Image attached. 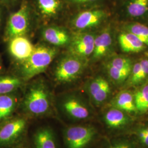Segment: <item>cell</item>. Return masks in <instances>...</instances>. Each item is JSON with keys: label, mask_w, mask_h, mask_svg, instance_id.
<instances>
[{"label": "cell", "mask_w": 148, "mask_h": 148, "mask_svg": "<svg viewBox=\"0 0 148 148\" xmlns=\"http://www.w3.org/2000/svg\"><path fill=\"white\" fill-rule=\"evenodd\" d=\"M59 51L45 43L36 46L30 57L19 63L20 77L28 81L45 71L58 56Z\"/></svg>", "instance_id": "6da1fadb"}, {"label": "cell", "mask_w": 148, "mask_h": 148, "mask_svg": "<svg viewBox=\"0 0 148 148\" xmlns=\"http://www.w3.org/2000/svg\"><path fill=\"white\" fill-rule=\"evenodd\" d=\"M51 104V94L45 82L38 80L29 85L23 100L27 111L35 115H41L49 110Z\"/></svg>", "instance_id": "7a4b0ae2"}, {"label": "cell", "mask_w": 148, "mask_h": 148, "mask_svg": "<svg viewBox=\"0 0 148 148\" xmlns=\"http://www.w3.org/2000/svg\"><path fill=\"white\" fill-rule=\"evenodd\" d=\"M88 61L66 52L56 62L53 77L60 84H67L77 79L84 73Z\"/></svg>", "instance_id": "3957f363"}, {"label": "cell", "mask_w": 148, "mask_h": 148, "mask_svg": "<svg viewBox=\"0 0 148 148\" xmlns=\"http://www.w3.org/2000/svg\"><path fill=\"white\" fill-rule=\"evenodd\" d=\"M29 4L24 2L20 8L9 16L5 31V40L16 36H27L33 25V14Z\"/></svg>", "instance_id": "277c9868"}, {"label": "cell", "mask_w": 148, "mask_h": 148, "mask_svg": "<svg viewBox=\"0 0 148 148\" xmlns=\"http://www.w3.org/2000/svg\"><path fill=\"white\" fill-rule=\"evenodd\" d=\"M108 16V11L101 8L93 7L81 11L70 19V30L73 32H93L104 24Z\"/></svg>", "instance_id": "5b68a950"}, {"label": "cell", "mask_w": 148, "mask_h": 148, "mask_svg": "<svg viewBox=\"0 0 148 148\" xmlns=\"http://www.w3.org/2000/svg\"><path fill=\"white\" fill-rule=\"evenodd\" d=\"M95 34L93 32H73L66 52L90 61L93 51Z\"/></svg>", "instance_id": "8992f818"}, {"label": "cell", "mask_w": 148, "mask_h": 148, "mask_svg": "<svg viewBox=\"0 0 148 148\" xmlns=\"http://www.w3.org/2000/svg\"><path fill=\"white\" fill-rule=\"evenodd\" d=\"M133 65L132 61L130 58L115 56L106 61L104 68L112 81L116 84H121L128 79Z\"/></svg>", "instance_id": "52a82bcc"}, {"label": "cell", "mask_w": 148, "mask_h": 148, "mask_svg": "<svg viewBox=\"0 0 148 148\" xmlns=\"http://www.w3.org/2000/svg\"><path fill=\"white\" fill-rule=\"evenodd\" d=\"M45 43L60 49L67 48L71 40L73 32L65 27L54 24L45 25L40 32Z\"/></svg>", "instance_id": "ba28073f"}, {"label": "cell", "mask_w": 148, "mask_h": 148, "mask_svg": "<svg viewBox=\"0 0 148 148\" xmlns=\"http://www.w3.org/2000/svg\"><path fill=\"white\" fill-rule=\"evenodd\" d=\"M37 16L45 25L57 21L64 11L63 0H34Z\"/></svg>", "instance_id": "9c48e42d"}, {"label": "cell", "mask_w": 148, "mask_h": 148, "mask_svg": "<svg viewBox=\"0 0 148 148\" xmlns=\"http://www.w3.org/2000/svg\"><path fill=\"white\" fill-rule=\"evenodd\" d=\"M92 127L76 126L69 127L65 133V140L68 148H84L95 136Z\"/></svg>", "instance_id": "30bf717a"}, {"label": "cell", "mask_w": 148, "mask_h": 148, "mask_svg": "<svg viewBox=\"0 0 148 148\" xmlns=\"http://www.w3.org/2000/svg\"><path fill=\"white\" fill-rule=\"evenodd\" d=\"M113 46V33L110 25L96 33L94 48L90 61L95 63L108 56Z\"/></svg>", "instance_id": "8fae6325"}, {"label": "cell", "mask_w": 148, "mask_h": 148, "mask_svg": "<svg viewBox=\"0 0 148 148\" xmlns=\"http://www.w3.org/2000/svg\"><path fill=\"white\" fill-rule=\"evenodd\" d=\"M8 41L9 53L19 64L29 58L36 47L25 36L13 37Z\"/></svg>", "instance_id": "7c38bea8"}, {"label": "cell", "mask_w": 148, "mask_h": 148, "mask_svg": "<svg viewBox=\"0 0 148 148\" xmlns=\"http://www.w3.org/2000/svg\"><path fill=\"white\" fill-rule=\"evenodd\" d=\"M87 91L93 102L99 105L105 102L109 97L111 87L108 79L103 76L98 75L89 81Z\"/></svg>", "instance_id": "4fadbf2b"}, {"label": "cell", "mask_w": 148, "mask_h": 148, "mask_svg": "<svg viewBox=\"0 0 148 148\" xmlns=\"http://www.w3.org/2000/svg\"><path fill=\"white\" fill-rule=\"evenodd\" d=\"M60 106L69 116L77 120H83L90 115L88 108L82 101L74 95H68L63 97Z\"/></svg>", "instance_id": "5bb4252c"}, {"label": "cell", "mask_w": 148, "mask_h": 148, "mask_svg": "<svg viewBox=\"0 0 148 148\" xmlns=\"http://www.w3.org/2000/svg\"><path fill=\"white\" fill-rule=\"evenodd\" d=\"M26 121L16 119L5 123L0 127V145H7L14 142L23 132Z\"/></svg>", "instance_id": "9a60e30c"}, {"label": "cell", "mask_w": 148, "mask_h": 148, "mask_svg": "<svg viewBox=\"0 0 148 148\" xmlns=\"http://www.w3.org/2000/svg\"><path fill=\"white\" fill-rule=\"evenodd\" d=\"M118 42L122 51L125 53H139L147 48L137 36L125 30L119 35Z\"/></svg>", "instance_id": "2e32d148"}, {"label": "cell", "mask_w": 148, "mask_h": 148, "mask_svg": "<svg viewBox=\"0 0 148 148\" xmlns=\"http://www.w3.org/2000/svg\"><path fill=\"white\" fill-rule=\"evenodd\" d=\"M123 11L126 16L132 19L148 17V0H126Z\"/></svg>", "instance_id": "e0dca14e"}, {"label": "cell", "mask_w": 148, "mask_h": 148, "mask_svg": "<svg viewBox=\"0 0 148 148\" xmlns=\"http://www.w3.org/2000/svg\"><path fill=\"white\" fill-rule=\"evenodd\" d=\"M111 104L114 108L127 112L137 111L134 95L128 90H122L112 99Z\"/></svg>", "instance_id": "ac0fdd59"}, {"label": "cell", "mask_w": 148, "mask_h": 148, "mask_svg": "<svg viewBox=\"0 0 148 148\" xmlns=\"http://www.w3.org/2000/svg\"><path fill=\"white\" fill-rule=\"evenodd\" d=\"M148 78V58H144L133 64L128 77L129 84L139 85Z\"/></svg>", "instance_id": "d6986e66"}, {"label": "cell", "mask_w": 148, "mask_h": 148, "mask_svg": "<svg viewBox=\"0 0 148 148\" xmlns=\"http://www.w3.org/2000/svg\"><path fill=\"white\" fill-rule=\"evenodd\" d=\"M104 120L106 125L113 128L124 126L129 122V119L125 112L114 107L106 112Z\"/></svg>", "instance_id": "ffe728a7"}, {"label": "cell", "mask_w": 148, "mask_h": 148, "mask_svg": "<svg viewBox=\"0 0 148 148\" xmlns=\"http://www.w3.org/2000/svg\"><path fill=\"white\" fill-rule=\"evenodd\" d=\"M24 80L20 76L12 75L0 76V95L11 94L20 88Z\"/></svg>", "instance_id": "44dd1931"}, {"label": "cell", "mask_w": 148, "mask_h": 148, "mask_svg": "<svg viewBox=\"0 0 148 148\" xmlns=\"http://www.w3.org/2000/svg\"><path fill=\"white\" fill-rule=\"evenodd\" d=\"M36 148H57L52 131L48 128H41L34 134Z\"/></svg>", "instance_id": "7402d4cb"}, {"label": "cell", "mask_w": 148, "mask_h": 148, "mask_svg": "<svg viewBox=\"0 0 148 148\" xmlns=\"http://www.w3.org/2000/svg\"><path fill=\"white\" fill-rule=\"evenodd\" d=\"M123 30L132 33L148 47V26L137 21H131L123 25Z\"/></svg>", "instance_id": "603a6c76"}, {"label": "cell", "mask_w": 148, "mask_h": 148, "mask_svg": "<svg viewBox=\"0 0 148 148\" xmlns=\"http://www.w3.org/2000/svg\"><path fill=\"white\" fill-rule=\"evenodd\" d=\"M16 106V98L12 94L0 95V121L9 116Z\"/></svg>", "instance_id": "cb8c5ba5"}, {"label": "cell", "mask_w": 148, "mask_h": 148, "mask_svg": "<svg viewBox=\"0 0 148 148\" xmlns=\"http://www.w3.org/2000/svg\"><path fill=\"white\" fill-rule=\"evenodd\" d=\"M137 111L145 112L148 110V82L145 83L134 95Z\"/></svg>", "instance_id": "d4e9b609"}, {"label": "cell", "mask_w": 148, "mask_h": 148, "mask_svg": "<svg viewBox=\"0 0 148 148\" xmlns=\"http://www.w3.org/2000/svg\"><path fill=\"white\" fill-rule=\"evenodd\" d=\"M101 0H64L65 2L69 3L71 5L76 7H88L96 5Z\"/></svg>", "instance_id": "484cf974"}, {"label": "cell", "mask_w": 148, "mask_h": 148, "mask_svg": "<svg viewBox=\"0 0 148 148\" xmlns=\"http://www.w3.org/2000/svg\"><path fill=\"white\" fill-rule=\"evenodd\" d=\"M108 148H133L130 143L125 141H120L111 144Z\"/></svg>", "instance_id": "4316f807"}, {"label": "cell", "mask_w": 148, "mask_h": 148, "mask_svg": "<svg viewBox=\"0 0 148 148\" xmlns=\"http://www.w3.org/2000/svg\"><path fill=\"white\" fill-rule=\"evenodd\" d=\"M137 136L141 143L146 146H148V137L138 131L137 132Z\"/></svg>", "instance_id": "83f0119b"}, {"label": "cell", "mask_w": 148, "mask_h": 148, "mask_svg": "<svg viewBox=\"0 0 148 148\" xmlns=\"http://www.w3.org/2000/svg\"><path fill=\"white\" fill-rule=\"evenodd\" d=\"M18 0H0V3L6 6H10L15 3Z\"/></svg>", "instance_id": "f1b7e54d"}, {"label": "cell", "mask_w": 148, "mask_h": 148, "mask_svg": "<svg viewBox=\"0 0 148 148\" xmlns=\"http://www.w3.org/2000/svg\"><path fill=\"white\" fill-rule=\"evenodd\" d=\"M138 132L142 133L144 134V135H145L146 136L148 137V127H144L143 128L139 130L138 131Z\"/></svg>", "instance_id": "f546056e"}, {"label": "cell", "mask_w": 148, "mask_h": 148, "mask_svg": "<svg viewBox=\"0 0 148 148\" xmlns=\"http://www.w3.org/2000/svg\"><path fill=\"white\" fill-rule=\"evenodd\" d=\"M2 5H1L0 3V27L1 26V24H2V19H3V13H2Z\"/></svg>", "instance_id": "4dcf8cb0"}, {"label": "cell", "mask_w": 148, "mask_h": 148, "mask_svg": "<svg viewBox=\"0 0 148 148\" xmlns=\"http://www.w3.org/2000/svg\"><path fill=\"white\" fill-rule=\"evenodd\" d=\"M1 66H2V63H1V59L0 57V70L1 69Z\"/></svg>", "instance_id": "1f68e13d"}]
</instances>
